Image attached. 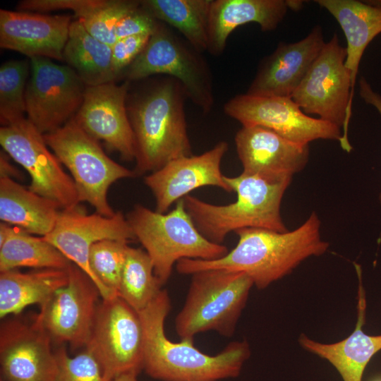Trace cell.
<instances>
[{
  "label": "cell",
  "instance_id": "obj_12",
  "mask_svg": "<svg viewBox=\"0 0 381 381\" xmlns=\"http://www.w3.org/2000/svg\"><path fill=\"white\" fill-rule=\"evenodd\" d=\"M25 90L28 119L43 135L70 121L80 107L85 84L69 66L50 59H30Z\"/></svg>",
  "mask_w": 381,
  "mask_h": 381
},
{
  "label": "cell",
  "instance_id": "obj_34",
  "mask_svg": "<svg viewBox=\"0 0 381 381\" xmlns=\"http://www.w3.org/2000/svg\"><path fill=\"white\" fill-rule=\"evenodd\" d=\"M57 362L55 381H108L92 352L85 347L70 356L64 345L54 350Z\"/></svg>",
  "mask_w": 381,
  "mask_h": 381
},
{
  "label": "cell",
  "instance_id": "obj_1",
  "mask_svg": "<svg viewBox=\"0 0 381 381\" xmlns=\"http://www.w3.org/2000/svg\"><path fill=\"white\" fill-rule=\"evenodd\" d=\"M320 221L313 212L298 228L279 232L247 228L236 231V246L224 256L213 260L184 258L176 264L177 272L190 274L210 269L241 272L248 274L258 289L289 274L312 256L324 254L329 243L320 234Z\"/></svg>",
  "mask_w": 381,
  "mask_h": 381
},
{
  "label": "cell",
  "instance_id": "obj_8",
  "mask_svg": "<svg viewBox=\"0 0 381 381\" xmlns=\"http://www.w3.org/2000/svg\"><path fill=\"white\" fill-rule=\"evenodd\" d=\"M184 38L157 20L143 50L126 69L129 80L164 75L178 80L190 99L204 114L214 105L211 70L201 54Z\"/></svg>",
  "mask_w": 381,
  "mask_h": 381
},
{
  "label": "cell",
  "instance_id": "obj_7",
  "mask_svg": "<svg viewBox=\"0 0 381 381\" xmlns=\"http://www.w3.org/2000/svg\"><path fill=\"white\" fill-rule=\"evenodd\" d=\"M48 147L71 172L80 202H87L96 212L115 214L107 201V191L114 182L136 174L114 162L98 141L71 119L58 129L44 135Z\"/></svg>",
  "mask_w": 381,
  "mask_h": 381
},
{
  "label": "cell",
  "instance_id": "obj_11",
  "mask_svg": "<svg viewBox=\"0 0 381 381\" xmlns=\"http://www.w3.org/2000/svg\"><path fill=\"white\" fill-rule=\"evenodd\" d=\"M0 144L5 152L29 174L28 188L56 202L62 210L78 205L80 200L71 176L49 150L44 135L24 118L0 128Z\"/></svg>",
  "mask_w": 381,
  "mask_h": 381
},
{
  "label": "cell",
  "instance_id": "obj_17",
  "mask_svg": "<svg viewBox=\"0 0 381 381\" xmlns=\"http://www.w3.org/2000/svg\"><path fill=\"white\" fill-rule=\"evenodd\" d=\"M128 82L86 86L72 119L91 137L102 140L126 161L135 160L133 132L127 111Z\"/></svg>",
  "mask_w": 381,
  "mask_h": 381
},
{
  "label": "cell",
  "instance_id": "obj_3",
  "mask_svg": "<svg viewBox=\"0 0 381 381\" xmlns=\"http://www.w3.org/2000/svg\"><path fill=\"white\" fill-rule=\"evenodd\" d=\"M186 97L181 84L167 76L126 102L135 140V174H150L174 159L193 155Z\"/></svg>",
  "mask_w": 381,
  "mask_h": 381
},
{
  "label": "cell",
  "instance_id": "obj_22",
  "mask_svg": "<svg viewBox=\"0 0 381 381\" xmlns=\"http://www.w3.org/2000/svg\"><path fill=\"white\" fill-rule=\"evenodd\" d=\"M303 1L292 0H212L208 23L207 52L219 56L238 27L258 23L263 32L272 31L289 9L298 10Z\"/></svg>",
  "mask_w": 381,
  "mask_h": 381
},
{
  "label": "cell",
  "instance_id": "obj_37",
  "mask_svg": "<svg viewBox=\"0 0 381 381\" xmlns=\"http://www.w3.org/2000/svg\"><path fill=\"white\" fill-rule=\"evenodd\" d=\"M358 85L361 97L367 104L373 106L381 115V95L373 90L370 85L363 77L360 79ZM379 199L381 203V192Z\"/></svg>",
  "mask_w": 381,
  "mask_h": 381
},
{
  "label": "cell",
  "instance_id": "obj_35",
  "mask_svg": "<svg viewBox=\"0 0 381 381\" xmlns=\"http://www.w3.org/2000/svg\"><path fill=\"white\" fill-rule=\"evenodd\" d=\"M150 35L131 36L117 40L111 46L112 66L117 76L134 61L147 44Z\"/></svg>",
  "mask_w": 381,
  "mask_h": 381
},
{
  "label": "cell",
  "instance_id": "obj_20",
  "mask_svg": "<svg viewBox=\"0 0 381 381\" xmlns=\"http://www.w3.org/2000/svg\"><path fill=\"white\" fill-rule=\"evenodd\" d=\"M69 15L0 10V46L30 59H63L72 23Z\"/></svg>",
  "mask_w": 381,
  "mask_h": 381
},
{
  "label": "cell",
  "instance_id": "obj_41",
  "mask_svg": "<svg viewBox=\"0 0 381 381\" xmlns=\"http://www.w3.org/2000/svg\"><path fill=\"white\" fill-rule=\"evenodd\" d=\"M375 381H381V379H380V380H375Z\"/></svg>",
  "mask_w": 381,
  "mask_h": 381
},
{
  "label": "cell",
  "instance_id": "obj_14",
  "mask_svg": "<svg viewBox=\"0 0 381 381\" xmlns=\"http://www.w3.org/2000/svg\"><path fill=\"white\" fill-rule=\"evenodd\" d=\"M224 111L242 126L267 128L300 144L318 139L340 141L342 136L339 127L306 114L291 97L239 94L224 104Z\"/></svg>",
  "mask_w": 381,
  "mask_h": 381
},
{
  "label": "cell",
  "instance_id": "obj_13",
  "mask_svg": "<svg viewBox=\"0 0 381 381\" xmlns=\"http://www.w3.org/2000/svg\"><path fill=\"white\" fill-rule=\"evenodd\" d=\"M67 270L68 282L40 306L35 319L52 341L85 348L101 295L92 279L75 265L71 263Z\"/></svg>",
  "mask_w": 381,
  "mask_h": 381
},
{
  "label": "cell",
  "instance_id": "obj_24",
  "mask_svg": "<svg viewBox=\"0 0 381 381\" xmlns=\"http://www.w3.org/2000/svg\"><path fill=\"white\" fill-rule=\"evenodd\" d=\"M140 5L135 0H24L17 8L38 13L71 10L92 35L112 46L117 40L116 24Z\"/></svg>",
  "mask_w": 381,
  "mask_h": 381
},
{
  "label": "cell",
  "instance_id": "obj_32",
  "mask_svg": "<svg viewBox=\"0 0 381 381\" xmlns=\"http://www.w3.org/2000/svg\"><path fill=\"white\" fill-rule=\"evenodd\" d=\"M30 66L25 60H9L0 68V122L8 126L24 119L25 90Z\"/></svg>",
  "mask_w": 381,
  "mask_h": 381
},
{
  "label": "cell",
  "instance_id": "obj_23",
  "mask_svg": "<svg viewBox=\"0 0 381 381\" xmlns=\"http://www.w3.org/2000/svg\"><path fill=\"white\" fill-rule=\"evenodd\" d=\"M359 279L358 316L356 328L344 339L325 344L315 341L304 334L298 337L300 346L305 350L329 362L340 374L343 381H362L367 365L373 356L381 350V334L369 335L364 332L366 301L361 281V267L355 264Z\"/></svg>",
  "mask_w": 381,
  "mask_h": 381
},
{
  "label": "cell",
  "instance_id": "obj_42",
  "mask_svg": "<svg viewBox=\"0 0 381 381\" xmlns=\"http://www.w3.org/2000/svg\"><path fill=\"white\" fill-rule=\"evenodd\" d=\"M381 4V3H380Z\"/></svg>",
  "mask_w": 381,
  "mask_h": 381
},
{
  "label": "cell",
  "instance_id": "obj_21",
  "mask_svg": "<svg viewBox=\"0 0 381 381\" xmlns=\"http://www.w3.org/2000/svg\"><path fill=\"white\" fill-rule=\"evenodd\" d=\"M243 172L267 176H292L309 159L308 144L289 140L258 126H242L234 138Z\"/></svg>",
  "mask_w": 381,
  "mask_h": 381
},
{
  "label": "cell",
  "instance_id": "obj_40",
  "mask_svg": "<svg viewBox=\"0 0 381 381\" xmlns=\"http://www.w3.org/2000/svg\"><path fill=\"white\" fill-rule=\"evenodd\" d=\"M0 381H5V380H4L3 379L1 378V379H0Z\"/></svg>",
  "mask_w": 381,
  "mask_h": 381
},
{
  "label": "cell",
  "instance_id": "obj_30",
  "mask_svg": "<svg viewBox=\"0 0 381 381\" xmlns=\"http://www.w3.org/2000/svg\"><path fill=\"white\" fill-rule=\"evenodd\" d=\"M11 226L5 242L0 246V272L19 267L67 269L72 263L42 236L36 237Z\"/></svg>",
  "mask_w": 381,
  "mask_h": 381
},
{
  "label": "cell",
  "instance_id": "obj_16",
  "mask_svg": "<svg viewBox=\"0 0 381 381\" xmlns=\"http://www.w3.org/2000/svg\"><path fill=\"white\" fill-rule=\"evenodd\" d=\"M52 339L37 323L14 318L0 327V368L5 381H55L57 362Z\"/></svg>",
  "mask_w": 381,
  "mask_h": 381
},
{
  "label": "cell",
  "instance_id": "obj_33",
  "mask_svg": "<svg viewBox=\"0 0 381 381\" xmlns=\"http://www.w3.org/2000/svg\"><path fill=\"white\" fill-rule=\"evenodd\" d=\"M128 243L116 240H102L95 243L90 249V268L104 290L105 299L119 296Z\"/></svg>",
  "mask_w": 381,
  "mask_h": 381
},
{
  "label": "cell",
  "instance_id": "obj_10",
  "mask_svg": "<svg viewBox=\"0 0 381 381\" xmlns=\"http://www.w3.org/2000/svg\"><path fill=\"white\" fill-rule=\"evenodd\" d=\"M85 347L96 357L108 381L123 373L138 374L144 357L139 313L119 296L102 299Z\"/></svg>",
  "mask_w": 381,
  "mask_h": 381
},
{
  "label": "cell",
  "instance_id": "obj_18",
  "mask_svg": "<svg viewBox=\"0 0 381 381\" xmlns=\"http://www.w3.org/2000/svg\"><path fill=\"white\" fill-rule=\"evenodd\" d=\"M228 150L225 141L198 155L174 159L144 178L155 200V211L167 212L169 207L200 187L215 186L231 193L221 171L222 160Z\"/></svg>",
  "mask_w": 381,
  "mask_h": 381
},
{
  "label": "cell",
  "instance_id": "obj_2",
  "mask_svg": "<svg viewBox=\"0 0 381 381\" xmlns=\"http://www.w3.org/2000/svg\"><path fill=\"white\" fill-rule=\"evenodd\" d=\"M171 308L165 289L139 315L144 338L143 370L161 381H219L239 375L250 356L246 341H233L210 356L193 346V339L173 342L165 335L164 321Z\"/></svg>",
  "mask_w": 381,
  "mask_h": 381
},
{
  "label": "cell",
  "instance_id": "obj_38",
  "mask_svg": "<svg viewBox=\"0 0 381 381\" xmlns=\"http://www.w3.org/2000/svg\"><path fill=\"white\" fill-rule=\"evenodd\" d=\"M0 178L22 179L20 172L9 162L7 153H0Z\"/></svg>",
  "mask_w": 381,
  "mask_h": 381
},
{
  "label": "cell",
  "instance_id": "obj_27",
  "mask_svg": "<svg viewBox=\"0 0 381 381\" xmlns=\"http://www.w3.org/2000/svg\"><path fill=\"white\" fill-rule=\"evenodd\" d=\"M68 281L67 269L0 272V318L16 315L32 304L41 306Z\"/></svg>",
  "mask_w": 381,
  "mask_h": 381
},
{
  "label": "cell",
  "instance_id": "obj_4",
  "mask_svg": "<svg viewBox=\"0 0 381 381\" xmlns=\"http://www.w3.org/2000/svg\"><path fill=\"white\" fill-rule=\"evenodd\" d=\"M292 178L244 172L225 176L236 194L234 202L215 205L188 195L183 198L184 207L198 231L214 243L222 244L229 233L247 228L285 232L288 229L281 215V204Z\"/></svg>",
  "mask_w": 381,
  "mask_h": 381
},
{
  "label": "cell",
  "instance_id": "obj_6",
  "mask_svg": "<svg viewBox=\"0 0 381 381\" xmlns=\"http://www.w3.org/2000/svg\"><path fill=\"white\" fill-rule=\"evenodd\" d=\"M184 305L176 315L175 328L182 339H193L213 330L231 337L245 308L251 278L244 272L210 269L191 274Z\"/></svg>",
  "mask_w": 381,
  "mask_h": 381
},
{
  "label": "cell",
  "instance_id": "obj_28",
  "mask_svg": "<svg viewBox=\"0 0 381 381\" xmlns=\"http://www.w3.org/2000/svg\"><path fill=\"white\" fill-rule=\"evenodd\" d=\"M63 59L86 86L113 82L118 77L112 66L111 46L92 35L78 20H73Z\"/></svg>",
  "mask_w": 381,
  "mask_h": 381
},
{
  "label": "cell",
  "instance_id": "obj_26",
  "mask_svg": "<svg viewBox=\"0 0 381 381\" xmlns=\"http://www.w3.org/2000/svg\"><path fill=\"white\" fill-rule=\"evenodd\" d=\"M61 207L9 178H0V219L30 234L44 236L54 227Z\"/></svg>",
  "mask_w": 381,
  "mask_h": 381
},
{
  "label": "cell",
  "instance_id": "obj_31",
  "mask_svg": "<svg viewBox=\"0 0 381 381\" xmlns=\"http://www.w3.org/2000/svg\"><path fill=\"white\" fill-rule=\"evenodd\" d=\"M162 286L155 274L152 261L147 252L128 246L119 296L139 312L159 294Z\"/></svg>",
  "mask_w": 381,
  "mask_h": 381
},
{
  "label": "cell",
  "instance_id": "obj_5",
  "mask_svg": "<svg viewBox=\"0 0 381 381\" xmlns=\"http://www.w3.org/2000/svg\"><path fill=\"white\" fill-rule=\"evenodd\" d=\"M126 217L135 239L150 257L155 274L162 285L179 260H213L229 252L226 246L212 243L202 235L186 210L183 199L165 213L138 204Z\"/></svg>",
  "mask_w": 381,
  "mask_h": 381
},
{
  "label": "cell",
  "instance_id": "obj_25",
  "mask_svg": "<svg viewBox=\"0 0 381 381\" xmlns=\"http://www.w3.org/2000/svg\"><path fill=\"white\" fill-rule=\"evenodd\" d=\"M339 23L346 39L345 66L352 87L360 62L369 43L381 32V4L373 6L356 0H317Z\"/></svg>",
  "mask_w": 381,
  "mask_h": 381
},
{
  "label": "cell",
  "instance_id": "obj_36",
  "mask_svg": "<svg viewBox=\"0 0 381 381\" xmlns=\"http://www.w3.org/2000/svg\"><path fill=\"white\" fill-rule=\"evenodd\" d=\"M157 23V20L140 5L137 9L123 17L116 24L114 35L117 40L131 36L151 35Z\"/></svg>",
  "mask_w": 381,
  "mask_h": 381
},
{
  "label": "cell",
  "instance_id": "obj_29",
  "mask_svg": "<svg viewBox=\"0 0 381 381\" xmlns=\"http://www.w3.org/2000/svg\"><path fill=\"white\" fill-rule=\"evenodd\" d=\"M212 0H143L140 6L155 20L176 28L195 49L207 51Z\"/></svg>",
  "mask_w": 381,
  "mask_h": 381
},
{
  "label": "cell",
  "instance_id": "obj_9",
  "mask_svg": "<svg viewBox=\"0 0 381 381\" xmlns=\"http://www.w3.org/2000/svg\"><path fill=\"white\" fill-rule=\"evenodd\" d=\"M346 49L337 34L325 42L303 80L291 98L307 115L344 128L340 145L349 152L352 147L348 139L354 90L351 75L345 66Z\"/></svg>",
  "mask_w": 381,
  "mask_h": 381
},
{
  "label": "cell",
  "instance_id": "obj_15",
  "mask_svg": "<svg viewBox=\"0 0 381 381\" xmlns=\"http://www.w3.org/2000/svg\"><path fill=\"white\" fill-rule=\"evenodd\" d=\"M42 237L92 279L102 299L106 298L104 290L90 265L92 246L102 240L128 243L135 239L122 212H117L111 217L97 212L87 214L78 205L61 210L54 229Z\"/></svg>",
  "mask_w": 381,
  "mask_h": 381
},
{
  "label": "cell",
  "instance_id": "obj_39",
  "mask_svg": "<svg viewBox=\"0 0 381 381\" xmlns=\"http://www.w3.org/2000/svg\"><path fill=\"white\" fill-rule=\"evenodd\" d=\"M138 375L135 373H123L116 377L111 381H138L137 379Z\"/></svg>",
  "mask_w": 381,
  "mask_h": 381
},
{
  "label": "cell",
  "instance_id": "obj_19",
  "mask_svg": "<svg viewBox=\"0 0 381 381\" xmlns=\"http://www.w3.org/2000/svg\"><path fill=\"white\" fill-rule=\"evenodd\" d=\"M325 42L320 25L296 42H280L260 64L246 93L263 97H288L299 86Z\"/></svg>",
  "mask_w": 381,
  "mask_h": 381
}]
</instances>
